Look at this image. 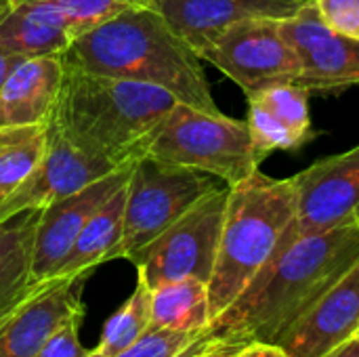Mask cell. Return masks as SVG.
Wrapping results in <instances>:
<instances>
[{"mask_svg":"<svg viewBox=\"0 0 359 357\" xmlns=\"http://www.w3.org/2000/svg\"><path fill=\"white\" fill-rule=\"evenodd\" d=\"M210 324L208 284L179 280L149 290V328L202 332Z\"/></svg>","mask_w":359,"mask_h":357,"instance_id":"21","label":"cell"},{"mask_svg":"<svg viewBox=\"0 0 359 357\" xmlns=\"http://www.w3.org/2000/svg\"><path fill=\"white\" fill-rule=\"evenodd\" d=\"M63 82L48 118L78 149L128 162L141 156L147 135L170 112L177 97L168 90L63 63Z\"/></svg>","mask_w":359,"mask_h":357,"instance_id":"3","label":"cell"},{"mask_svg":"<svg viewBox=\"0 0 359 357\" xmlns=\"http://www.w3.org/2000/svg\"><path fill=\"white\" fill-rule=\"evenodd\" d=\"M297 189L292 179H273L257 170L229 187L215 269L208 282L210 320L223 314L278 248L292 240Z\"/></svg>","mask_w":359,"mask_h":357,"instance_id":"4","label":"cell"},{"mask_svg":"<svg viewBox=\"0 0 359 357\" xmlns=\"http://www.w3.org/2000/svg\"><path fill=\"white\" fill-rule=\"evenodd\" d=\"M44 128H46V124L44 126H0V154L17 143H23V141L40 135Z\"/></svg>","mask_w":359,"mask_h":357,"instance_id":"28","label":"cell"},{"mask_svg":"<svg viewBox=\"0 0 359 357\" xmlns=\"http://www.w3.org/2000/svg\"><path fill=\"white\" fill-rule=\"evenodd\" d=\"M305 0H151V6L196 50L246 19H290Z\"/></svg>","mask_w":359,"mask_h":357,"instance_id":"15","label":"cell"},{"mask_svg":"<svg viewBox=\"0 0 359 357\" xmlns=\"http://www.w3.org/2000/svg\"><path fill=\"white\" fill-rule=\"evenodd\" d=\"M246 97L280 84H294L303 72L301 57L282 29L280 19H246L225 27L198 50Z\"/></svg>","mask_w":359,"mask_h":357,"instance_id":"8","label":"cell"},{"mask_svg":"<svg viewBox=\"0 0 359 357\" xmlns=\"http://www.w3.org/2000/svg\"><path fill=\"white\" fill-rule=\"evenodd\" d=\"M88 274L40 282L0 326V357H36L69 320L84 318L82 290Z\"/></svg>","mask_w":359,"mask_h":357,"instance_id":"13","label":"cell"},{"mask_svg":"<svg viewBox=\"0 0 359 357\" xmlns=\"http://www.w3.org/2000/svg\"><path fill=\"white\" fill-rule=\"evenodd\" d=\"M135 160L120 164L109 175L99 181L78 189L72 196L50 202L42 208L32 252V280L46 282L53 280L59 265L74 246L78 234L90 219V215L124 183H128Z\"/></svg>","mask_w":359,"mask_h":357,"instance_id":"12","label":"cell"},{"mask_svg":"<svg viewBox=\"0 0 359 357\" xmlns=\"http://www.w3.org/2000/svg\"><path fill=\"white\" fill-rule=\"evenodd\" d=\"M126 185L116 189L86 221L78 234L67 257L59 265L55 278H67L78 274H90L97 265L111 261L116 257L118 244L124 231V204Z\"/></svg>","mask_w":359,"mask_h":357,"instance_id":"19","label":"cell"},{"mask_svg":"<svg viewBox=\"0 0 359 357\" xmlns=\"http://www.w3.org/2000/svg\"><path fill=\"white\" fill-rule=\"evenodd\" d=\"M46 149V128L0 154V204L32 175Z\"/></svg>","mask_w":359,"mask_h":357,"instance_id":"24","label":"cell"},{"mask_svg":"<svg viewBox=\"0 0 359 357\" xmlns=\"http://www.w3.org/2000/svg\"><path fill=\"white\" fill-rule=\"evenodd\" d=\"M217 187L219 179L206 173L168 166L147 156L135 158L126 185L124 231L114 259L137 255Z\"/></svg>","mask_w":359,"mask_h":357,"instance_id":"6","label":"cell"},{"mask_svg":"<svg viewBox=\"0 0 359 357\" xmlns=\"http://www.w3.org/2000/svg\"><path fill=\"white\" fill-rule=\"evenodd\" d=\"M61 59L86 72L160 86L202 112H221L202 59L151 4L126 8L82 32Z\"/></svg>","mask_w":359,"mask_h":357,"instance_id":"2","label":"cell"},{"mask_svg":"<svg viewBox=\"0 0 359 357\" xmlns=\"http://www.w3.org/2000/svg\"><path fill=\"white\" fill-rule=\"evenodd\" d=\"M229 357H290L286 351H282L278 345H267V343H255L244 349L233 351Z\"/></svg>","mask_w":359,"mask_h":357,"instance_id":"29","label":"cell"},{"mask_svg":"<svg viewBox=\"0 0 359 357\" xmlns=\"http://www.w3.org/2000/svg\"><path fill=\"white\" fill-rule=\"evenodd\" d=\"M282 29L297 48L303 72L294 86L309 97L339 95L359 86V40L332 32L316 11L313 0L282 21Z\"/></svg>","mask_w":359,"mask_h":357,"instance_id":"9","label":"cell"},{"mask_svg":"<svg viewBox=\"0 0 359 357\" xmlns=\"http://www.w3.org/2000/svg\"><path fill=\"white\" fill-rule=\"evenodd\" d=\"M248 99V130L263 162L273 151H299L318 135L311 122L309 95L294 84L265 88Z\"/></svg>","mask_w":359,"mask_h":357,"instance_id":"16","label":"cell"},{"mask_svg":"<svg viewBox=\"0 0 359 357\" xmlns=\"http://www.w3.org/2000/svg\"><path fill=\"white\" fill-rule=\"evenodd\" d=\"M353 339H358V341H359V330H358V332H355V337H353Z\"/></svg>","mask_w":359,"mask_h":357,"instance_id":"33","label":"cell"},{"mask_svg":"<svg viewBox=\"0 0 359 357\" xmlns=\"http://www.w3.org/2000/svg\"><path fill=\"white\" fill-rule=\"evenodd\" d=\"M63 59L21 57L0 86V126H44L63 82Z\"/></svg>","mask_w":359,"mask_h":357,"instance_id":"17","label":"cell"},{"mask_svg":"<svg viewBox=\"0 0 359 357\" xmlns=\"http://www.w3.org/2000/svg\"><path fill=\"white\" fill-rule=\"evenodd\" d=\"M227 196V185L212 189L156 240L133 255L128 261L137 267V282L147 290L179 280L208 284L219 252Z\"/></svg>","mask_w":359,"mask_h":357,"instance_id":"7","label":"cell"},{"mask_svg":"<svg viewBox=\"0 0 359 357\" xmlns=\"http://www.w3.org/2000/svg\"><path fill=\"white\" fill-rule=\"evenodd\" d=\"M61 13L78 32V36L114 15L135 8V6H149L151 0H36Z\"/></svg>","mask_w":359,"mask_h":357,"instance_id":"23","label":"cell"},{"mask_svg":"<svg viewBox=\"0 0 359 357\" xmlns=\"http://www.w3.org/2000/svg\"><path fill=\"white\" fill-rule=\"evenodd\" d=\"M359 330V259L276 343L290 357H322Z\"/></svg>","mask_w":359,"mask_h":357,"instance_id":"14","label":"cell"},{"mask_svg":"<svg viewBox=\"0 0 359 357\" xmlns=\"http://www.w3.org/2000/svg\"><path fill=\"white\" fill-rule=\"evenodd\" d=\"M135 160V158H133ZM124 164V162H122ZM120 162L90 156L46 122V149L32 175L0 204V221L29 208H44L116 170Z\"/></svg>","mask_w":359,"mask_h":357,"instance_id":"11","label":"cell"},{"mask_svg":"<svg viewBox=\"0 0 359 357\" xmlns=\"http://www.w3.org/2000/svg\"><path fill=\"white\" fill-rule=\"evenodd\" d=\"M141 156L206 173L227 187L242 183L261 166L246 120L202 112L181 101L147 135Z\"/></svg>","mask_w":359,"mask_h":357,"instance_id":"5","label":"cell"},{"mask_svg":"<svg viewBox=\"0 0 359 357\" xmlns=\"http://www.w3.org/2000/svg\"><path fill=\"white\" fill-rule=\"evenodd\" d=\"M21 59V55H15V53H8L0 46V86L4 84L8 72L13 69V65Z\"/></svg>","mask_w":359,"mask_h":357,"instance_id":"31","label":"cell"},{"mask_svg":"<svg viewBox=\"0 0 359 357\" xmlns=\"http://www.w3.org/2000/svg\"><path fill=\"white\" fill-rule=\"evenodd\" d=\"M313 4L332 32L359 40V0H313Z\"/></svg>","mask_w":359,"mask_h":357,"instance_id":"26","label":"cell"},{"mask_svg":"<svg viewBox=\"0 0 359 357\" xmlns=\"http://www.w3.org/2000/svg\"><path fill=\"white\" fill-rule=\"evenodd\" d=\"M359 259V227L345 225L284 242L242 295L194 339L181 357L276 345Z\"/></svg>","mask_w":359,"mask_h":357,"instance_id":"1","label":"cell"},{"mask_svg":"<svg viewBox=\"0 0 359 357\" xmlns=\"http://www.w3.org/2000/svg\"><path fill=\"white\" fill-rule=\"evenodd\" d=\"M297 189V223L292 238L359 227V145L322 158L290 177Z\"/></svg>","mask_w":359,"mask_h":357,"instance_id":"10","label":"cell"},{"mask_svg":"<svg viewBox=\"0 0 359 357\" xmlns=\"http://www.w3.org/2000/svg\"><path fill=\"white\" fill-rule=\"evenodd\" d=\"M231 356V353H229ZM225 353H215V351H204V353H198V356H189V357H229Z\"/></svg>","mask_w":359,"mask_h":357,"instance_id":"32","label":"cell"},{"mask_svg":"<svg viewBox=\"0 0 359 357\" xmlns=\"http://www.w3.org/2000/svg\"><path fill=\"white\" fill-rule=\"evenodd\" d=\"M198 332L185 330H147L135 345L116 357H181Z\"/></svg>","mask_w":359,"mask_h":357,"instance_id":"25","label":"cell"},{"mask_svg":"<svg viewBox=\"0 0 359 357\" xmlns=\"http://www.w3.org/2000/svg\"><path fill=\"white\" fill-rule=\"evenodd\" d=\"M78 38L76 27L55 8L36 0H0V46L21 57H63Z\"/></svg>","mask_w":359,"mask_h":357,"instance_id":"18","label":"cell"},{"mask_svg":"<svg viewBox=\"0 0 359 357\" xmlns=\"http://www.w3.org/2000/svg\"><path fill=\"white\" fill-rule=\"evenodd\" d=\"M149 330V290L137 282L135 292L105 322L101 341L84 357H116Z\"/></svg>","mask_w":359,"mask_h":357,"instance_id":"22","label":"cell"},{"mask_svg":"<svg viewBox=\"0 0 359 357\" xmlns=\"http://www.w3.org/2000/svg\"><path fill=\"white\" fill-rule=\"evenodd\" d=\"M40 213L42 208H29L0 221V309L25 299L40 284L32 280V252Z\"/></svg>","mask_w":359,"mask_h":357,"instance_id":"20","label":"cell"},{"mask_svg":"<svg viewBox=\"0 0 359 357\" xmlns=\"http://www.w3.org/2000/svg\"><path fill=\"white\" fill-rule=\"evenodd\" d=\"M84 318H74L69 322H65L46 343L44 347L38 351L36 357H84L88 353V349L82 347L80 337H78V328L82 324Z\"/></svg>","mask_w":359,"mask_h":357,"instance_id":"27","label":"cell"},{"mask_svg":"<svg viewBox=\"0 0 359 357\" xmlns=\"http://www.w3.org/2000/svg\"><path fill=\"white\" fill-rule=\"evenodd\" d=\"M322 357H359V341L358 339H349Z\"/></svg>","mask_w":359,"mask_h":357,"instance_id":"30","label":"cell"}]
</instances>
